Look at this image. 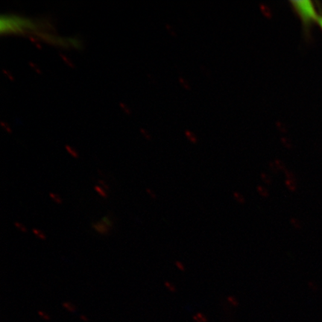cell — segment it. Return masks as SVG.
Masks as SVG:
<instances>
[{
	"instance_id": "cell-2",
	"label": "cell",
	"mask_w": 322,
	"mask_h": 322,
	"mask_svg": "<svg viewBox=\"0 0 322 322\" xmlns=\"http://www.w3.org/2000/svg\"><path fill=\"white\" fill-rule=\"evenodd\" d=\"M292 4L304 22H308L313 20H318V19L319 17L316 14L314 5L310 1H292Z\"/></svg>"
},
{
	"instance_id": "cell-11",
	"label": "cell",
	"mask_w": 322,
	"mask_h": 322,
	"mask_svg": "<svg viewBox=\"0 0 322 322\" xmlns=\"http://www.w3.org/2000/svg\"><path fill=\"white\" fill-rule=\"evenodd\" d=\"M165 286H166L167 289H169L170 291H171V292H174V291H175V287H174V285L171 284L170 282L166 281L165 282Z\"/></svg>"
},
{
	"instance_id": "cell-9",
	"label": "cell",
	"mask_w": 322,
	"mask_h": 322,
	"mask_svg": "<svg viewBox=\"0 0 322 322\" xmlns=\"http://www.w3.org/2000/svg\"><path fill=\"white\" fill-rule=\"evenodd\" d=\"M257 190L259 193L261 195H262L263 197H266L269 195V192H268V190L266 189H265L263 187H260V186H258L257 187Z\"/></svg>"
},
{
	"instance_id": "cell-14",
	"label": "cell",
	"mask_w": 322,
	"mask_h": 322,
	"mask_svg": "<svg viewBox=\"0 0 322 322\" xmlns=\"http://www.w3.org/2000/svg\"><path fill=\"white\" fill-rule=\"evenodd\" d=\"M146 192H147V193H148V195H149L151 197V198H154V199H155V198H156V194L154 193V192H153V191L151 189H148V188L146 189Z\"/></svg>"
},
{
	"instance_id": "cell-5",
	"label": "cell",
	"mask_w": 322,
	"mask_h": 322,
	"mask_svg": "<svg viewBox=\"0 0 322 322\" xmlns=\"http://www.w3.org/2000/svg\"><path fill=\"white\" fill-rule=\"evenodd\" d=\"M94 189L96 190V192H97L98 194H99L100 196H102V198H107V192L105 191V189H104V188H102L101 186H99V185H96L94 187Z\"/></svg>"
},
{
	"instance_id": "cell-12",
	"label": "cell",
	"mask_w": 322,
	"mask_h": 322,
	"mask_svg": "<svg viewBox=\"0 0 322 322\" xmlns=\"http://www.w3.org/2000/svg\"><path fill=\"white\" fill-rule=\"evenodd\" d=\"M175 265H176L177 268H178V269H179L180 271H181V272H184V271H185V267H184V264H183L181 262H179V261H176V262H175Z\"/></svg>"
},
{
	"instance_id": "cell-7",
	"label": "cell",
	"mask_w": 322,
	"mask_h": 322,
	"mask_svg": "<svg viewBox=\"0 0 322 322\" xmlns=\"http://www.w3.org/2000/svg\"><path fill=\"white\" fill-rule=\"evenodd\" d=\"M14 226L16 227V228H17L19 231L22 233H27L28 232V229H27L26 227L24 225H22V223L19 222H14Z\"/></svg>"
},
{
	"instance_id": "cell-13",
	"label": "cell",
	"mask_w": 322,
	"mask_h": 322,
	"mask_svg": "<svg viewBox=\"0 0 322 322\" xmlns=\"http://www.w3.org/2000/svg\"><path fill=\"white\" fill-rule=\"evenodd\" d=\"M98 182H99V185H100L101 187H102V188H104V189H107V190L109 189L108 185H107V184H106V183L104 182V181H102V180H99Z\"/></svg>"
},
{
	"instance_id": "cell-6",
	"label": "cell",
	"mask_w": 322,
	"mask_h": 322,
	"mask_svg": "<svg viewBox=\"0 0 322 322\" xmlns=\"http://www.w3.org/2000/svg\"><path fill=\"white\" fill-rule=\"evenodd\" d=\"M49 197L55 201L56 204H61L63 203L61 198L60 197V195H58V194L55 193V192H49Z\"/></svg>"
},
{
	"instance_id": "cell-1",
	"label": "cell",
	"mask_w": 322,
	"mask_h": 322,
	"mask_svg": "<svg viewBox=\"0 0 322 322\" xmlns=\"http://www.w3.org/2000/svg\"><path fill=\"white\" fill-rule=\"evenodd\" d=\"M37 25L28 18L14 15L5 14L0 19V30L2 33H19L25 29H35Z\"/></svg>"
},
{
	"instance_id": "cell-10",
	"label": "cell",
	"mask_w": 322,
	"mask_h": 322,
	"mask_svg": "<svg viewBox=\"0 0 322 322\" xmlns=\"http://www.w3.org/2000/svg\"><path fill=\"white\" fill-rule=\"evenodd\" d=\"M102 222H104L105 225H107V226L110 227V228H111L112 225H113V222H112L111 220H110V218H109L108 216H105L103 218V219H102Z\"/></svg>"
},
{
	"instance_id": "cell-15",
	"label": "cell",
	"mask_w": 322,
	"mask_h": 322,
	"mask_svg": "<svg viewBox=\"0 0 322 322\" xmlns=\"http://www.w3.org/2000/svg\"><path fill=\"white\" fill-rule=\"evenodd\" d=\"M318 22L319 25H321V27L322 28V17H319L318 19Z\"/></svg>"
},
{
	"instance_id": "cell-8",
	"label": "cell",
	"mask_w": 322,
	"mask_h": 322,
	"mask_svg": "<svg viewBox=\"0 0 322 322\" xmlns=\"http://www.w3.org/2000/svg\"><path fill=\"white\" fill-rule=\"evenodd\" d=\"M233 195H234V198H235V199H236V201H238V202L240 203V204H243V203L245 201V198H244V197L242 196V195H241L239 192H235L233 193Z\"/></svg>"
},
{
	"instance_id": "cell-4",
	"label": "cell",
	"mask_w": 322,
	"mask_h": 322,
	"mask_svg": "<svg viewBox=\"0 0 322 322\" xmlns=\"http://www.w3.org/2000/svg\"><path fill=\"white\" fill-rule=\"evenodd\" d=\"M32 233H34V235H35V236H37V237L38 238V239H41V240H46V234L44 233L42 231H40V230L37 229V228H33L32 229Z\"/></svg>"
},
{
	"instance_id": "cell-3",
	"label": "cell",
	"mask_w": 322,
	"mask_h": 322,
	"mask_svg": "<svg viewBox=\"0 0 322 322\" xmlns=\"http://www.w3.org/2000/svg\"><path fill=\"white\" fill-rule=\"evenodd\" d=\"M92 228L98 233L101 234L102 236H107V234L110 232V227L107 226V225L101 222H96L92 223Z\"/></svg>"
}]
</instances>
